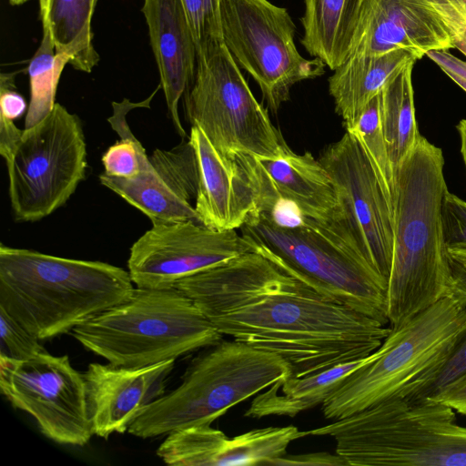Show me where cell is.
<instances>
[{
  "instance_id": "603a6c76",
  "label": "cell",
  "mask_w": 466,
  "mask_h": 466,
  "mask_svg": "<svg viewBox=\"0 0 466 466\" xmlns=\"http://www.w3.org/2000/svg\"><path fill=\"white\" fill-rule=\"evenodd\" d=\"M363 0H304L301 44L335 70L349 56Z\"/></svg>"
},
{
  "instance_id": "ab89813d",
  "label": "cell",
  "mask_w": 466,
  "mask_h": 466,
  "mask_svg": "<svg viewBox=\"0 0 466 466\" xmlns=\"http://www.w3.org/2000/svg\"><path fill=\"white\" fill-rule=\"evenodd\" d=\"M50 1L51 0H38L40 19L47 14Z\"/></svg>"
},
{
  "instance_id": "8d00e7d4",
  "label": "cell",
  "mask_w": 466,
  "mask_h": 466,
  "mask_svg": "<svg viewBox=\"0 0 466 466\" xmlns=\"http://www.w3.org/2000/svg\"><path fill=\"white\" fill-rule=\"evenodd\" d=\"M426 56L466 92V62L448 50H432Z\"/></svg>"
},
{
  "instance_id": "30bf717a",
  "label": "cell",
  "mask_w": 466,
  "mask_h": 466,
  "mask_svg": "<svg viewBox=\"0 0 466 466\" xmlns=\"http://www.w3.org/2000/svg\"><path fill=\"white\" fill-rule=\"evenodd\" d=\"M86 157L80 119L59 103L24 128L5 158L15 219L37 221L65 205L86 177Z\"/></svg>"
},
{
  "instance_id": "2e32d148",
  "label": "cell",
  "mask_w": 466,
  "mask_h": 466,
  "mask_svg": "<svg viewBox=\"0 0 466 466\" xmlns=\"http://www.w3.org/2000/svg\"><path fill=\"white\" fill-rule=\"evenodd\" d=\"M451 48L450 32L429 0H363L349 56L407 49L420 59Z\"/></svg>"
},
{
  "instance_id": "f546056e",
  "label": "cell",
  "mask_w": 466,
  "mask_h": 466,
  "mask_svg": "<svg viewBox=\"0 0 466 466\" xmlns=\"http://www.w3.org/2000/svg\"><path fill=\"white\" fill-rule=\"evenodd\" d=\"M194 36L198 57L223 44L220 0H182Z\"/></svg>"
},
{
  "instance_id": "5b68a950",
  "label": "cell",
  "mask_w": 466,
  "mask_h": 466,
  "mask_svg": "<svg viewBox=\"0 0 466 466\" xmlns=\"http://www.w3.org/2000/svg\"><path fill=\"white\" fill-rule=\"evenodd\" d=\"M71 333L86 350L123 367L177 360L223 338L175 287H137L127 300L75 327Z\"/></svg>"
},
{
  "instance_id": "7402d4cb",
  "label": "cell",
  "mask_w": 466,
  "mask_h": 466,
  "mask_svg": "<svg viewBox=\"0 0 466 466\" xmlns=\"http://www.w3.org/2000/svg\"><path fill=\"white\" fill-rule=\"evenodd\" d=\"M380 349L370 355L331 367L302 378L279 380L253 399L244 416L261 419L268 416L295 417L322 404L354 371L376 360Z\"/></svg>"
},
{
  "instance_id": "ba28073f",
  "label": "cell",
  "mask_w": 466,
  "mask_h": 466,
  "mask_svg": "<svg viewBox=\"0 0 466 466\" xmlns=\"http://www.w3.org/2000/svg\"><path fill=\"white\" fill-rule=\"evenodd\" d=\"M466 321V306L446 297L392 329L373 361L350 374L321 404L328 420L396 397L448 350Z\"/></svg>"
},
{
  "instance_id": "e575fe53",
  "label": "cell",
  "mask_w": 466,
  "mask_h": 466,
  "mask_svg": "<svg viewBox=\"0 0 466 466\" xmlns=\"http://www.w3.org/2000/svg\"><path fill=\"white\" fill-rule=\"evenodd\" d=\"M451 279L450 297L466 306V248H446Z\"/></svg>"
},
{
  "instance_id": "6da1fadb",
  "label": "cell",
  "mask_w": 466,
  "mask_h": 466,
  "mask_svg": "<svg viewBox=\"0 0 466 466\" xmlns=\"http://www.w3.org/2000/svg\"><path fill=\"white\" fill-rule=\"evenodd\" d=\"M174 287L219 333L281 357L295 378L365 358L391 331L256 248Z\"/></svg>"
},
{
  "instance_id": "7c38bea8",
  "label": "cell",
  "mask_w": 466,
  "mask_h": 466,
  "mask_svg": "<svg viewBox=\"0 0 466 466\" xmlns=\"http://www.w3.org/2000/svg\"><path fill=\"white\" fill-rule=\"evenodd\" d=\"M319 159L338 197L339 215L334 233L388 282L394 228L390 190L362 143L347 130Z\"/></svg>"
},
{
  "instance_id": "f1b7e54d",
  "label": "cell",
  "mask_w": 466,
  "mask_h": 466,
  "mask_svg": "<svg viewBox=\"0 0 466 466\" xmlns=\"http://www.w3.org/2000/svg\"><path fill=\"white\" fill-rule=\"evenodd\" d=\"M346 130L362 143L392 194L394 171L380 122V94L370 101L356 122Z\"/></svg>"
},
{
  "instance_id": "484cf974",
  "label": "cell",
  "mask_w": 466,
  "mask_h": 466,
  "mask_svg": "<svg viewBox=\"0 0 466 466\" xmlns=\"http://www.w3.org/2000/svg\"><path fill=\"white\" fill-rule=\"evenodd\" d=\"M230 446L223 431L198 425L169 432L156 453L172 466H227Z\"/></svg>"
},
{
  "instance_id": "1f68e13d",
  "label": "cell",
  "mask_w": 466,
  "mask_h": 466,
  "mask_svg": "<svg viewBox=\"0 0 466 466\" xmlns=\"http://www.w3.org/2000/svg\"><path fill=\"white\" fill-rule=\"evenodd\" d=\"M441 224L446 248H466V202L449 190L442 202Z\"/></svg>"
},
{
  "instance_id": "d6a6232c",
  "label": "cell",
  "mask_w": 466,
  "mask_h": 466,
  "mask_svg": "<svg viewBox=\"0 0 466 466\" xmlns=\"http://www.w3.org/2000/svg\"><path fill=\"white\" fill-rule=\"evenodd\" d=\"M452 38L454 48L466 56V0H429Z\"/></svg>"
},
{
  "instance_id": "9c48e42d",
  "label": "cell",
  "mask_w": 466,
  "mask_h": 466,
  "mask_svg": "<svg viewBox=\"0 0 466 466\" xmlns=\"http://www.w3.org/2000/svg\"><path fill=\"white\" fill-rule=\"evenodd\" d=\"M185 111L223 155L278 158L290 148L223 44L198 57Z\"/></svg>"
},
{
  "instance_id": "8fae6325",
  "label": "cell",
  "mask_w": 466,
  "mask_h": 466,
  "mask_svg": "<svg viewBox=\"0 0 466 466\" xmlns=\"http://www.w3.org/2000/svg\"><path fill=\"white\" fill-rule=\"evenodd\" d=\"M223 42L234 60L259 86L274 114L292 86L325 73V63L303 57L295 44L289 11L268 0H220Z\"/></svg>"
},
{
  "instance_id": "d4e9b609",
  "label": "cell",
  "mask_w": 466,
  "mask_h": 466,
  "mask_svg": "<svg viewBox=\"0 0 466 466\" xmlns=\"http://www.w3.org/2000/svg\"><path fill=\"white\" fill-rule=\"evenodd\" d=\"M410 62L397 73L380 92V122L393 171L418 143V130Z\"/></svg>"
},
{
  "instance_id": "9a60e30c",
  "label": "cell",
  "mask_w": 466,
  "mask_h": 466,
  "mask_svg": "<svg viewBox=\"0 0 466 466\" xmlns=\"http://www.w3.org/2000/svg\"><path fill=\"white\" fill-rule=\"evenodd\" d=\"M100 183L145 214L152 222L192 220L200 223L190 201L198 191V165L190 143L156 149L147 157L140 151V171L133 178L99 176ZM201 224V223H200Z\"/></svg>"
},
{
  "instance_id": "44dd1931",
  "label": "cell",
  "mask_w": 466,
  "mask_h": 466,
  "mask_svg": "<svg viewBox=\"0 0 466 466\" xmlns=\"http://www.w3.org/2000/svg\"><path fill=\"white\" fill-rule=\"evenodd\" d=\"M417 57L407 49L375 56H349L329 78V91L346 128L351 127L370 101L405 66Z\"/></svg>"
},
{
  "instance_id": "d590c367",
  "label": "cell",
  "mask_w": 466,
  "mask_h": 466,
  "mask_svg": "<svg viewBox=\"0 0 466 466\" xmlns=\"http://www.w3.org/2000/svg\"><path fill=\"white\" fill-rule=\"evenodd\" d=\"M270 465H315V466H349V463L338 453L313 452L299 455H283L274 460Z\"/></svg>"
},
{
  "instance_id": "3957f363",
  "label": "cell",
  "mask_w": 466,
  "mask_h": 466,
  "mask_svg": "<svg viewBox=\"0 0 466 466\" xmlns=\"http://www.w3.org/2000/svg\"><path fill=\"white\" fill-rule=\"evenodd\" d=\"M133 284L128 271L106 262L0 245V308L38 339L127 300Z\"/></svg>"
},
{
  "instance_id": "e0dca14e",
  "label": "cell",
  "mask_w": 466,
  "mask_h": 466,
  "mask_svg": "<svg viewBox=\"0 0 466 466\" xmlns=\"http://www.w3.org/2000/svg\"><path fill=\"white\" fill-rule=\"evenodd\" d=\"M176 360L145 367L90 363L83 374L94 435L124 433L138 414L165 394Z\"/></svg>"
},
{
  "instance_id": "4fadbf2b",
  "label": "cell",
  "mask_w": 466,
  "mask_h": 466,
  "mask_svg": "<svg viewBox=\"0 0 466 466\" xmlns=\"http://www.w3.org/2000/svg\"><path fill=\"white\" fill-rule=\"evenodd\" d=\"M0 389L12 406L32 416L55 442L85 446L93 434L84 375L67 355L47 351L25 360L0 355Z\"/></svg>"
},
{
  "instance_id": "ffe728a7",
  "label": "cell",
  "mask_w": 466,
  "mask_h": 466,
  "mask_svg": "<svg viewBox=\"0 0 466 466\" xmlns=\"http://www.w3.org/2000/svg\"><path fill=\"white\" fill-rule=\"evenodd\" d=\"M254 157L280 196L294 202L306 217L333 231L339 220V201L319 159L309 152L299 155L291 149L278 158Z\"/></svg>"
},
{
  "instance_id": "ac0fdd59",
  "label": "cell",
  "mask_w": 466,
  "mask_h": 466,
  "mask_svg": "<svg viewBox=\"0 0 466 466\" xmlns=\"http://www.w3.org/2000/svg\"><path fill=\"white\" fill-rule=\"evenodd\" d=\"M188 141L198 165L195 210L204 226L229 230L240 228L256 208L254 188L234 157L220 153L197 126H191Z\"/></svg>"
},
{
  "instance_id": "83f0119b",
  "label": "cell",
  "mask_w": 466,
  "mask_h": 466,
  "mask_svg": "<svg viewBox=\"0 0 466 466\" xmlns=\"http://www.w3.org/2000/svg\"><path fill=\"white\" fill-rule=\"evenodd\" d=\"M466 380V321L446 353L398 395L409 402L436 401ZM397 397V396H396Z\"/></svg>"
},
{
  "instance_id": "277c9868",
  "label": "cell",
  "mask_w": 466,
  "mask_h": 466,
  "mask_svg": "<svg viewBox=\"0 0 466 466\" xmlns=\"http://www.w3.org/2000/svg\"><path fill=\"white\" fill-rule=\"evenodd\" d=\"M437 401L393 397L305 431L329 436L349 466H466V427Z\"/></svg>"
},
{
  "instance_id": "cb8c5ba5",
  "label": "cell",
  "mask_w": 466,
  "mask_h": 466,
  "mask_svg": "<svg viewBox=\"0 0 466 466\" xmlns=\"http://www.w3.org/2000/svg\"><path fill=\"white\" fill-rule=\"evenodd\" d=\"M98 0H51L40 20L49 27L56 54L69 57L73 68L90 73L100 56L93 43L92 17Z\"/></svg>"
},
{
  "instance_id": "836d02e7",
  "label": "cell",
  "mask_w": 466,
  "mask_h": 466,
  "mask_svg": "<svg viewBox=\"0 0 466 466\" xmlns=\"http://www.w3.org/2000/svg\"><path fill=\"white\" fill-rule=\"evenodd\" d=\"M15 72L0 75V120L15 121L27 106L25 98L15 90Z\"/></svg>"
},
{
  "instance_id": "8992f818",
  "label": "cell",
  "mask_w": 466,
  "mask_h": 466,
  "mask_svg": "<svg viewBox=\"0 0 466 466\" xmlns=\"http://www.w3.org/2000/svg\"><path fill=\"white\" fill-rule=\"evenodd\" d=\"M292 376L281 357L237 340H220L194 358L177 388L147 406L128 433L154 438L210 425L235 405Z\"/></svg>"
},
{
  "instance_id": "4316f807",
  "label": "cell",
  "mask_w": 466,
  "mask_h": 466,
  "mask_svg": "<svg viewBox=\"0 0 466 466\" xmlns=\"http://www.w3.org/2000/svg\"><path fill=\"white\" fill-rule=\"evenodd\" d=\"M42 28L41 43L27 67L30 101L25 128L35 126L52 111L61 74L69 64L66 55L56 54L49 27L42 25Z\"/></svg>"
},
{
  "instance_id": "d6986e66",
  "label": "cell",
  "mask_w": 466,
  "mask_h": 466,
  "mask_svg": "<svg viewBox=\"0 0 466 466\" xmlns=\"http://www.w3.org/2000/svg\"><path fill=\"white\" fill-rule=\"evenodd\" d=\"M142 13L168 114L184 140L187 133L178 115V103L194 80L198 61L188 17L182 0H144Z\"/></svg>"
},
{
  "instance_id": "74e56055",
  "label": "cell",
  "mask_w": 466,
  "mask_h": 466,
  "mask_svg": "<svg viewBox=\"0 0 466 466\" xmlns=\"http://www.w3.org/2000/svg\"><path fill=\"white\" fill-rule=\"evenodd\" d=\"M437 402H441L455 412L466 415V380L442 394Z\"/></svg>"
},
{
  "instance_id": "4dcf8cb0",
  "label": "cell",
  "mask_w": 466,
  "mask_h": 466,
  "mask_svg": "<svg viewBox=\"0 0 466 466\" xmlns=\"http://www.w3.org/2000/svg\"><path fill=\"white\" fill-rule=\"evenodd\" d=\"M1 349L0 355L15 360H25L46 352L38 339L0 308Z\"/></svg>"
},
{
  "instance_id": "f35d334b",
  "label": "cell",
  "mask_w": 466,
  "mask_h": 466,
  "mask_svg": "<svg viewBox=\"0 0 466 466\" xmlns=\"http://www.w3.org/2000/svg\"><path fill=\"white\" fill-rule=\"evenodd\" d=\"M457 129L461 139V154L466 169V119L459 122Z\"/></svg>"
},
{
  "instance_id": "7a4b0ae2",
  "label": "cell",
  "mask_w": 466,
  "mask_h": 466,
  "mask_svg": "<svg viewBox=\"0 0 466 466\" xmlns=\"http://www.w3.org/2000/svg\"><path fill=\"white\" fill-rule=\"evenodd\" d=\"M447 190L442 150L421 136L394 172L393 252L387 287L392 329L450 297L441 224Z\"/></svg>"
},
{
  "instance_id": "52a82bcc",
  "label": "cell",
  "mask_w": 466,
  "mask_h": 466,
  "mask_svg": "<svg viewBox=\"0 0 466 466\" xmlns=\"http://www.w3.org/2000/svg\"><path fill=\"white\" fill-rule=\"evenodd\" d=\"M241 234L255 248L337 301L383 325L388 282L331 229L310 218L283 227L252 211Z\"/></svg>"
},
{
  "instance_id": "5bb4252c",
  "label": "cell",
  "mask_w": 466,
  "mask_h": 466,
  "mask_svg": "<svg viewBox=\"0 0 466 466\" xmlns=\"http://www.w3.org/2000/svg\"><path fill=\"white\" fill-rule=\"evenodd\" d=\"M253 250L255 245L236 229H213L192 220L155 223L131 247L127 268L137 287L169 289Z\"/></svg>"
},
{
  "instance_id": "60d3db41",
  "label": "cell",
  "mask_w": 466,
  "mask_h": 466,
  "mask_svg": "<svg viewBox=\"0 0 466 466\" xmlns=\"http://www.w3.org/2000/svg\"><path fill=\"white\" fill-rule=\"evenodd\" d=\"M11 5H21L30 0H7Z\"/></svg>"
}]
</instances>
